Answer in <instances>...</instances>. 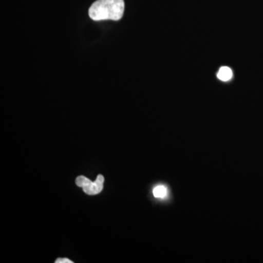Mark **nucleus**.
<instances>
[{
	"label": "nucleus",
	"mask_w": 263,
	"mask_h": 263,
	"mask_svg": "<svg viewBox=\"0 0 263 263\" xmlns=\"http://www.w3.org/2000/svg\"><path fill=\"white\" fill-rule=\"evenodd\" d=\"M217 78L221 81H228L233 78V71L228 67H222L219 69Z\"/></svg>",
	"instance_id": "nucleus-3"
},
{
	"label": "nucleus",
	"mask_w": 263,
	"mask_h": 263,
	"mask_svg": "<svg viewBox=\"0 0 263 263\" xmlns=\"http://www.w3.org/2000/svg\"><path fill=\"white\" fill-rule=\"evenodd\" d=\"M76 183L78 186L83 189V191L89 195H98L103 190L104 177L103 175H98L95 182L90 181L85 176L77 177Z\"/></svg>",
	"instance_id": "nucleus-2"
},
{
	"label": "nucleus",
	"mask_w": 263,
	"mask_h": 263,
	"mask_svg": "<svg viewBox=\"0 0 263 263\" xmlns=\"http://www.w3.org/2000/svg\"><path fill=\"white\" fill-rule=\"evenodd\" d=\"M154 196L157 198H164L167 196V190L163 185H159L156 186L153 190Z\"/></svg>",
	"instance_id": "nucleus-4"
},
{
	"label": "nucleus",
	"mask_w": 263,
	"mask_h": 263,
	"mask_svg": "<svg viewBox=\"0 0 263 263\" xmlns=\"http://www.w3.org/2000/svg\"><path fill=\"white\" fill-rule=\"evenodd\" d=\"M124 11V0H97L89 10L90 18L94 21H119Z\"/></svg>",
	"instance_id": "nucleus-1"
},
{
	"label": "nucleus",
	"mask_w": 263,
	"mask_h": 263,
	"mask_svg": "<svg viewBox=\"0 0 263 263\" xmlns=\"http://www.w3.org/2000/svg\"><path fill=\"white\" fill-rule=\"evenodd\" d=\"M56 263H72V261L67 258H59L55 261Z\"/></svg>",
	"instance_id": "nucleus-5"
}]
</instances>
